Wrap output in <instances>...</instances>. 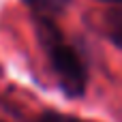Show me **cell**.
<instances>
[{"label": "cell", "mask_w": 122, "mask_h": 122, "mask_svg": "<svg viewBox=\"0 0 122 122\" xmlns=\"http://www.w3.org/2000/svg\"><path fill=\"white\" fill-rule=\"evenodd\" d=\"M24 4L58 88L69 99H81L88 88V64L81 51L64 36L58 24L60 11L49 0H24Z\"/></svg>", "instance_id": "6da1fadb"}, {"label": "cell", "mask_w": 122, "mask_h": 122, "mask_svg": "<svg viewBox=\"0 0 122 122\" xmlns=\"http://www.w3.org/2000/svg\"><path fill=\"white\" fill-rule=\"evenodd\" d=\"M101 34L122 49V6H107L101 13Z\"/></svg>", "instance_id": "7a4b0ae2"}, {"label": "cell", "mask_w": 122, "mask_h": 122, "mask_svg": "<svg viewBox=\"0 0 122 122\" xmlns=\"http://www.w3.org/2000/svg\"><path fill=\"white\" fill-rule=\"evenodd\" d=\"M34 122H97V120L79 118L73 114H60V112H43V114H39V118Z\"/></svg>", "instance_id": "3957f363"}, {"label": "cell", "mask_w": 122, "mask_h": 122, "mask_svg": "<svg viewBox=\"0 0 122 122\" xmlns=\"http://www.w3.org/2000/svg\"><path fill=\"white\" fill-rule=\"evenodd\" d=\"M49 2H51V4H54V6L58 9V11H62V9L66 6V4H71V0H49Z\"/></svg>", "instance_id": "277c9868"}, {"label": "cell", "mask_w": 122, "mask_h": 122, "mask_svg": "<svg viewBox=\"0 0 122 122\" xmlns=\"http://www.w3.org/2000/svg\"><path fill=\"white\" fill-rule=\"evenodd\" d=\"M99 2H105L109 6H122V0H99Z\"/></svg>", "instance_id": "5b68a950"}, {"label": "cell", "mask_w": 122, "mask_h": 122, "mask_svg": "<svg viewBox=\"0 0 122 122\" xmlns=\"http://www.w3.org/2000/svg\"><path fill=\"white\" fill-rule=\"evenodd\" d=\"M0 71H2V69H0Z\"/></svg>", "instance_id": "8992f818"}, {"label": "cell", "mask_w": 122, "mask_h": 122, "mask_svg": "<svg viewBox=\"0 0 122 122\" xmlns=\"http://www.w3.org/2000/svg\"><path fill=\"white\" fill-rule=\"evenodd\" d=\"M0 122H2V120H0Z\"/></svg>", "instance_id": "52a82bcc"}]
</instances>
